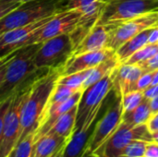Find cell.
I'll return each instance as SVG.
<instances>
[{"label": "cell", "instance_id": "4", "mask_svg": "<svg viewBox=\"0 0 158 157\" xmlns=\"http://www.w3.org/2000/svg\"><path fill=\"white\" fill-rule=\"evenodd\" d=\"M158 11V0H106L98 24L118 25L137 17Z\"/></svg>", "mask_w": 158, "mask_h": 157}, {"label": "cell", "instance_id": "41", "mask_svg": "<svg viewBox=\"0 0 158 157\" xmlns=\"http://www.w3.org/2000/svg\"><path fill=\"white\" fill-rule=\"evenodd\" d=\"M3 1H14V2H19V3H28V2H32V1H37V0H3Z\"/></svg>", "mask_w": 158, "mask_h": 157}, {"label": "cell", "instance_id": "1", "mask_svg": "<svg viewBox=\"0 0 158 157\" xmlns=\"http://www.w3.org/2000/svg\"><path fill=\"white\" fill-rule=\"evenodd\" d=\"M61 68L50 69L38 77L30 86L29 93L23 103L20 117V131L18 143L35 132L46 109L50 95L56 84Z\"/></svg>", "mask_w": 158, "mask_h": 157}, {"label": "cell", "instance_id": "5", "mask_svg": "<svg viewBox=\"0 0 158 157\" xmlns=\"http://www.w3.org/2000/svg\"><path fill=\"white\" fill-rule=\"evenodd\" d=\"M75 46L69 33L42 43L35 54L34 64L39 69H63L72 57Z\"/></svg>", "mask_w": 158, "mask_h": 157}, {"label": "cell", "instance_id": "35", "mask_svg": "<svg viewBox=\"0 0 158 157\" xmlns=\"http://www.w3.org/2000/svg\"><path fill=\"white\" fill-rule=\"evenodd\" d=\"M144 157H158V143L152 142L148 143Z\"/></svg>", "mask_w": 158, "mask_h": 157}, {"label": "cell", "instance_id": "14", "mask_svg": "<svg viewBox=\"0 0 158 157\" xmlns=\"http://www.w3.org/2000/svg\"><path fill=\"white\" fill-rule=\"evenodd\" d=\"M99 114L91 117L80 129L73 131L65 146L63 157H83Z\"/></svg>", "mask_w": 158, "mask_h": 157}, {"label": "cell", "instance_id": "7", "mask_svg": "<svg viewBox=\"0 0 158 157\" xmlns=\"http://www.w3.org/2000/svg\"><path fill=\"white\" fill-rule=\"evenodd\" d=\"M31 84L18 89L12 95L4 118L3 131L0 138V157L7 156L19 141L21 110Z\"/></svg>", "mask_w": 158, "mask_h": 157}, {"label": "cell", "instance_id": "33", "mask_svg": "<svg viewBox=\"0 0 158 157\" xmlns=\"http://www.w3.org/2000/svg\"><path fill=\"white\" fill-rule=\"evenodd\" d=\"M12 95H13V94H12ZM12 95H11L9 98H7L6 100L0 102V138H1V135H2V131H3L5 115H6V111H7V108H8V106H9V104H10V101H11Z\"/></svg>", "mask_w": 158, "mask_h": 157}, {"label": "cell", "instance_id": "22", "mask_svg": "<svg viewBox=\"0 0 158 157\" xmlns=\"http://www.w3.org/2000/svg\"><path fill=\"white\" fill-rule=\"evenodd\" d=\"M118 64H120V63L118 62V60L115 55V56L107 58L106 60L99 63L94 68H93L91 69V72H90L88 78L86 79V81H84V83L82 85V90L84 91L86 88H88L92 84L102 80L105 76L109 74Z\"/></svg>", "mask_w": 158, "mask_h": 157}, {"label": "cell", "instance_id": "9", "mask_svg": "<svg viewBox=\"0 0 158 157\" xmlns=\"http://www.w3.org/2000/svg\"><path fill=\"white\" fill-rule=\"evenodd\" d=\"M114 92L115 99L108 106L104 116L97 120L84 155L94 153L116 131L121 123L123 115L122 94L118 91L114 90Z\"/></svg>", "mask_w": 158, "mask_h": 157}, {"label": "cell", "instance_id": "43", "mask_svg": "<svg viewBox=\"0 0 158 157\" xmlns=\"http://www.w3.org/2000/svg\"><path fill=\"white\" fill-rule=\"evenodd\" d=\"M83 157H99V156H97V155H94V154H90V155H83Z\"/></svg>", "mask_w": 158, "mask_h": 157}, {"label": "cell", "instance_id": "30", "mask_svg": "<svg viewBox=\"0 0 158 157\" xmlns=\"http://www.w3.org/2000/svg\"><path fill=\"white\" fill-rule=\"evenodd\" d=\"M138 65L143 70V72H151V71H155V70H158V52L151 58H149L148 60L140 62Z\"/></svg>", "mask_w": 158, "mask_h": 157}, {"label": "cell", "instance_id": "24", "mask_svg": "<svg viewBox=\"0 0 158 157\" xmlns=\"http://www.w3.org/2000/svg\"><path fill=\"white\" fill-rule=\"evenodd\" d=\"M35 132L29 134L16 144L6 157H31L34 147Z\"/></svg>", "mask_w": 158, "mask_h": 157}, {"label": "cell", "instance_id": "40", "mask_svg": "<svg viewBox=\"0 0 158 157\" xmlns=\"http://www.w3.org/2000/svg\"><path fill=\"white\" fill-rule=\"evenodd\" d=\"M156 84H158V70L154 71V77H153V81H152L151 86L156 85Z\"/></svg>", "mask_w": 158, "mask_h": 157}, {"label": "cell", "instance_id": "25", "mask_svg": "<svg viewBox=\"0 0 158 157\" xmlns=\"http://www.w3.org/2000/svg\"><path fill=\"white\" fill-rule=\"evenodd\" d=\"M158 52V43L156 44H150L147 43L146 45H144L143 47H142L141 49H139L138 51H136L131 56H130L125 62L124 64H128V65H136L140 62L148 60L149 58H151L152 56H154ZM123 64V63H122Z\"/></svg>", "mask_w": 158, "mask_h": 157}, {"label": "cell", "instance_id": "11", "mask_svg": "<svg viewBox=\"0 0 158 157\" xmlns=\"http://www.w3.org/2000/svg\"><path fill=\"white\" fill-rule=\"evenodd\" d=\"M158 22V11L148 13L118 25H109L110 32L106 48L116 52L124 43L141 31L149 29Z\"/></svg>", "mask_w": 158, "mask_h": 157}, {"label": "cell", "instance_id": "8", "mask_svg": "<svg viewBox=\"0 0 158 157\" xmlns=\"http://www.w3.org/2000/svg\"><path fill=\"white\" fill-rule=\"evenodd\" d=\"M136 140L154 142L146 124L131 127L121 122L116 131L93 154L99 157H119L124 149Z\"/></svg>", "mask_w": 158, "mask_h": 157}, {"label": "cell", "instance_id": "29", "mask_svg": "<svg viewBox=\"0 0 158 157\" xmlns=\"http://www.w3.org/2000/svg\"><path fill=\"white\" fill-rule=\"evenodd\" d=\"M99 0H66L65 2V10L79 9L82 10L83 8L89 6L93 3Z\"/></svg>", "mask_w": 158, "mask_h": 157}, {"label": "cell", "instance_id": "17", "mask_svg": "<svg viewBox=\"0 0 158 157\" xmlns=\"http://www.w3.org/2000/svg\"><path fill=\"white\" fill-rule=\"evenodd\" d=\"M109 32L110 26H105L96 23L88 32V34L81 40V42L75 47L72 56L106 48Z\"/></svg>", "mask_w": 158, "mask_h": 157}, {"label": "cell", "instance_id": "2", "mask_svg": "<svg viewBox=\"0 0 158 157\" xmlns=\"http://www.w3.org/2000/svg\"><path fill=\"white\" fill-rule=\"evenodd\" d=\"M41 43L22 46L9 61L4 79L0 84V102L9 98L18 89L30 85L38 77L50 69H39L34 64V56Z\"/></svg>", "mask_w": 158, "mask_h": 157}, {"label": "cell", "instance_id": "44", "mask_svg": "<svg viewBox=\"0 0 158 157\" xmlns=\"http://www.w3.org/2000/svg\"><path fill=\"white\" fill-rule=\"evenodd\" d=\"M156 25H157V26H158V22H157V24H156Z\"/></svg>", "mask_w": 158, "mask_h": 157}, {"label": "cell", "instance_id": "42", "mask_svg": "<svg viewBox=\"0 0 158 157\" xmlns=\"http://www.w3.org/2000/svg\"><path fill=\"white\" fill-rule=\"evenodd\" d=\"M153 135V141L155 143H158V132H155V133H152Z\"/></svg>", "mask_w": 158, "mask_h": 157}, {"label": "cell", "instance_id": "6", "mask_svg": "<svg viewBox=\"0 0 158 157\" xmlns=\"http://www.w3.org/2000/svg\"><path fill=\"white\" fill-rule=\"evenodd\" d=\"M111 73L112 71L82 92L81 97L77 105L74 130L80 129L91 117L101 112L106 98L113 89V79Z\"/></svg>", "mask_w": 158, "mask_h": 157}, {"label": "cell", "instance_id": "38", "mask_svg": "<svg viewBox=\"0 0 158 157\" xmlns=\"http://www.w3.org/2000/svg\"><path fill=\"white\" fill-rule=\"evenodd\" d=\"M150 106H151V110L153 114L158 112V95L150 99Z\"/></svg>", "mask_w": 158, "mask_h": 157}, {"label": "cell", "instance_id": "19", "mask_svg": "<svg viewBox=\"0 0 158 157\" xmlns=\"http://www.w3.org/2000/svg\"><path fill=\"white\" fill-rule=\"evenodd\" d=\"M152 28L146 29L134 37L128 40L126 43H124L117 51H116V56L120 64L124 63L130 56H131L136 51L143 47L148 43L149 35L151 33Z\"/></svg>", "mask_w": 158, "mask_h": 157}, {"label": "cell", "instance_id": "36", "mask_svg": "<svg viewBox=\"0 0 158 157\" xmlns=\"http://www.w3.org/2000/svg\"><path fill=\"white\" fill-rule=\"evenodd\" d=\"M143 96L144 98L146 99H152L156 96L158 95V84L156 85H153V86H150L149 88H147L145 91L143 92Z\"/></svg>", "mask_w": 158, "mask_h": 157}, {"label": "cell", "instance_id": "28", "mask_svg": "<svg viewBox=\"0 0 158 157\" xmlns=\"http://www.w3.org/2000/svg\"><path fill=\"white\" fill-rule=\"evenodd\" d=\"M153 77H154V71L143 73V74L140 77V79L138 80V81L136 82L135 91L143 92V91H145L147 88H149V87L151 86V84H152Z\"/></svg>", "mask_w": 158, "mask_h": 157}, {"label": "cell", "instance_id": "15", "mask_svg": "<svg viewBox=\"0 0 158 157\" xmlns=\"http://www.w3.org/2000/svg\"><path fill=\"white\" fill-rule=\"evenodd\" d=\"M116 55V52L104 48L98 51H93L88 53H83L75 56H72L69 62L66 64L62 70L61 75H69L75 72L91 69L97 66L99 63L106 60L107 58Z\"/></svg>", "mask_w": 158, "mask_h": 157}, {"label": "cell", "instance_id": "27", "mask_svg": "<svg viewBox=\"0 0 158 157\" xmlns=\"http://www.w3.org/2000/svg\"><path fill=\"white\" fill-rule=\"evenodd\" d=\"M144 99L143 93L140 91H132L122 95L123 113L129 112L136 108Z\"/></svg>", "mask_w": 158, "mask_h": 157}, {"label": "cell", "instance_id": "21", "mask_svg": "<svg viewBox=\"0 0 158 157\" xmlns=\"http://www.w3.org/2000/svg\"><path fill=\"white\" fill-rule=\"evenodd\" d=\"M77 105L63 114L52 126L47 133H53L63 138H70L73 133L77 116Z\"/></svg>", "mask_w": 158, "mask_h": 157}, {"label": "cell", "instance_id": "23", "mask_svg": "<svg viewBox=\"0 0 158 157\" xmlns=\"http://www.w3.org/2000/svg\"><path fill=\"white\" fill-rule=\"evenodd\" d=\"M91 69H86V70L79 71V72H75L72 74H69V75H60L57 80V83L69 86L77 91H83L82 85L84 81H86V79L88 78L91 72Z\"/></svg>", "mask_w": 158, "mask_h": 157}, {"label": "cell", "instance_id": "20", "mask_svg": "<svg viewBox=\"0 0 158 157\" xmlns=\"http://www.w3.org/2000/svg\"><path fill=\"white\" fill-rule=\"evenodd\" d=\"M152 114L153 113L150 106V100L144 98L136 108L131 111L123 113L121 122L131 127L146 124Z\"/></svg>", "mask_w": 158, "mask_h": 157}, {"label": "cell", "instance_id": "31", "mask_svg": "<svg viewBox=\"0 0 158 157\" xmlns=\"http://www.w3.org/2000/svg\"><path fill=\"white\" fill-rule=\"evenodd\" d=\"M22 3L14 1H3L0 0V19L10 13L12 10L19 7Z\"/></svg>", "mask_w": 158, "mask_h": 157}, {"label": "cell", "instance_id": "32", "mask_svg": "<svg viewBox=\"0 0 158 157\" xmlns=\"http://www.w3.org/2000/svg\"><path fill=\"white\" fill-rule=\"evenodd\" d=\"M17 51V50H16ZM16 51H13L9 54L4 55V56H0V84L4 79V76L6 74V67L9 63V61L11 60V58L14 56Z\"/></svg>", "mask_w": 158, "mask_h": 157}, {"label": "cell", "instance_id": "37", "mask_svg": "<svg viewBox=\"0 0 158 157\" xmlns=\"http://www.w3.org/2000/svg\"><path fill=\"white\" fill-rule=\"evenodd\" d=\"M148 43L150 44H156L158 43V26L155 25L152 28L151 33L149 35V39H148Z\"/></svg>", "mask_w": 158, "mask_h": 157}, {"label": "cell", "instance_id": "3", "mask_svg": "<svg viewBox=\"0 0 158 157\" xmlns=\"http://www.w3.org/2000/svg\"><path fill=\"white\" fill-rule=\"evenodd\" d=\"M66 0H37L22 3L0 19V34L65 10Z\"/></svg>", "mask_w": 158, "mask_h": 157}, {"label": "cell", "instance_id": "34", "mask_svg": "<svg viewBox=\"0 0 158 157\" xmlns=\"http://www.w3.org/2000/svg\"><path fill=\"white\" fill-rule=\"evenodd\" d=\"M146 126L151 133L158 132V112L151 115L150 118L146 122Z\"/></svg>", "mask_w": 158, "mask_h": 157}, {"label": "cell", "instance_id": "18", "mask_svg": "<svg viewBox=\"0 0 158 157\" xmlns=\"http://www.w3.org/2000/svg\"><path fill=\"white\" fill-rule=\"evenodd\" d=\"M69 138H63L53 133H46L34 143L31 157H49L64 144Z\"/></svg>", "mask_w": 158, "mask_h": 157}, {"label": "cell", "instance_id": "12", "mask_svg": "<svg viewBox=\"0 0 158 157\" xmlns=\"http://www.w3.org/2000/svg\"><path fill=\"white\" fill-rule=\"evenodd\" d=\"M53 16L54 15L44 18L26 26L19 27L0 34V56L9 54L24 46L27 41Z\"/></svg>", "mask_w": 158, "mask_h": 157}, {"label": "cell", "instance_id": "13", "mask_svg": "<svg viewBox=\"0 0 158 157\" xmlns=\"http://www.w3.org/2000/svg\"><path fill=\"white\" fill-rule=\"evenodd\" d=\"M82 92L83 91H78L72 96H70L69 99H67L66 101L46 106V109L43 115V118L41 119L39 127L35 131L34 143L37 140H39L40 138H42L44 135H45L50 130L52 126L56 123V121L63 114L68 112L69 109H71L76 105H78V103L81 97Z\"/></svg>", "mask_w": 158, "mask_h": 157}, {"label": "cell", "instance_id": "16", "mask_svg": "<svg viewBox=\"0 0 158 157\" xmlns=\"http://www.w3.org/2000/svg\"><path fill=\"white\" fill-rule=\"evenodd\" d=\"M143 70L138 65L118 64L112 70L113 89L125 94L135 91L136 82L143 74Z\"/></svg>", "mask_w": 158, "mask_h": 157}, {"label": "cell", "instance_id": "39", "mask_svg": "<svg viewBox=\"0 0 158 157\" xmlns=\"http://www.w3.org/2000/svg\"><path fill=\"white\" fill-rule=\"evenodd\" d=\"M67 144V143H66ZM66 144H64L61 148H59L56 152H55L51 156L49 157H63V154H64V149H65V146Z\"/></svg>", "mask_w": 158, "mask_h": 157}, {"label": "cell", "instance_id": "10", "mask_svg": "<svg viewBox=\"0 0 158 157\" xmlns=\"http://www.w3.org/2000/svg\"><path fill=\"white\" fill-rule=\"evenodd\" d=\"M82 17L83 13L79 9L63 10L55 14L27 41L24 46L42 43L48 39L66 33H71L78 27Z\"/></svg>", "mask_w": 158, "mask_h": 157}, {"label": "cell", "instance_id": "26", "mask_svg": "<svg viewBox=\"0 0 158 157\" xmlns=\"http://www.w3.org/2000/svg\"><path fill=\"white\" fill-rule=\"evenodd\" d=\"M76 92H78V91L75 89H72L69 86L59 84L56 81V86H55V88H54V90L50 95L47 106L66 101L70 96H72Z\"/></svg>", "mask_w": 158, "mask_h": 157}]
</instances>
